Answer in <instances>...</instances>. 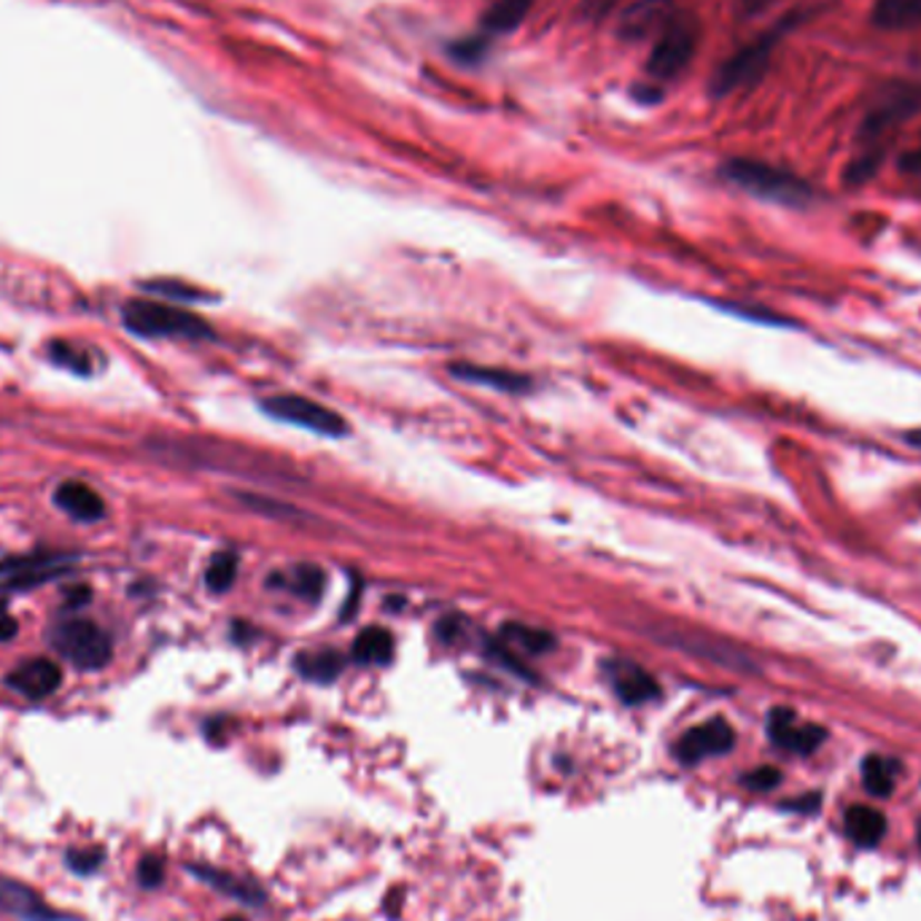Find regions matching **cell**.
I'll list each match as a JSON object with an SVG mask.
<instances>
[{
    "mask_svg": "<svg viewBox=\"0 0 921 921\" xmlns=\"http://www.w3.org/2000/svg\"><path fill=\"white\" fill-rule=\"evenodd\" d=\"M722 176H725L733 187L750 191V195L768 202L803 208V205L814 200V189H811L801 176H795V172L784 168H776V165L760 162V159H727V162L722 165Z\"/></svg>",
    "mask_w": 921,
    "mask_h": 921,
    "instance_id": "1",
    "label": "cell"
},
{
    "mask_svg": "<svg viewBox=\"0 0 921 921\" xmlns=\"http://www.w3.org/2000/svg\"><path fill=\"white\" fill-rule=\"evenodd\" d=\"M121 321L138 337H176V340H210L214 329L205 318L176 305L132 299L121 310Z\"/></svg>",
    "mask_w": 921,
    "mask_h": 921,
    "instance_id": "2",
    "label": "cell"
},
{
    "mask_svg": "<svg viewBox=\"0 0 921 921\" xmlns=\"http://www.w3.org/2000/svg\"><path fill=\"white\" fill-rule=\"evenodd\" d=\"M782 30H771V33L760 36L750 47L739 49L735 55L727 57L720 68L714 70L709 89L714 98H725V95L739 92V89L754 87L768 73L773 60V49H776Z\"/></svg>",
    "mask_w": 921,
    "mask_h": 921,
    "instance_id": "3",
    "label": "cell"
},
{
    "mask_svg": "<svg viewBox=\"0 0 921 921\" xmlns=\"http://www.w3.org/2000/svg\"><path fill=\"white\" fill-rule=\"evenodd\" d=\"M699 19L680 11V14L674 17V22L663 30V36L652 43L647 73L655 81H661V85L682 76L690 62H693L695 51H699Z\"/></svg>",
    "mask_w": 921,
    "mask_h": 921,
    "instance_id": "4",
    "label": "cell"
},
{
    "mask_svg": "<svg viewBox=\"0 0 921 921\" xmlns=\"http://www.w3.org/2000/svg\"><path fill=\"white\" fill-rule=\"evenodd\" d=\"M49 642L57 655H62L81 671H98L108 665L113 655L111 636L89 620H68V623L57 625Z\"/></svg>",
    "mask_w": 921,
    "mask_h": 921,
    "instance_id": "5",
    "label": "cell"
},
{
    "mask_svg": "<svg viewBox=\"0 0 921 921\" xmlns=\"http://www.w3.org/2000/svg\"><path fill=\"white\" fill-rule=\"evenodd\" d=\"M261 409L280 424H291L305 432L321 434V437H343L348 434V424L340 413L329 409L321 402H313L299 394H278L261 402Z\"/></svg>",
    "mask_w": 921,
    "mask_h": 921,
    "instance_id": "6",
    "label": "cell"
},
{
    "mask_svg": "<svg viewBox=\"0 0 921 921\" xmlns=\"http://www.w3.org/2000/svg\"><path fill=\"white\" fill-rule=\"evenodd\" d=\"M650 636L657 638V642L669 644V647H680L684 652H693L695 657H706V661L725 665V669L757 671V665H754V661H750L746 652L733 647V644L722 642V638L703 636V633L676 631V628H661V625H655Z\"/></svg>",
    "mask_w": 921,
    "mask_h": 921,
    "instance_id": "7",
    "label": "cell"
},
{
    "mask_svg": "<svg viewBox=\"0 0 921 921\" xmlns=\"http://www.w3.org/2000/svg\"><path fill=\"white\" fill-rule=\"evenodd\" d=\"M680 14L676 0H633L628 9L620 14L617 36L625 43L657 41L663 30Z\"/></svg>",
    "mask_w": 921,
    "mask_h": 921,
    "instance_id": "8",
    "label": "cell"
},
{
    "mask_svg": "<svg viewBox=\"0 0 921 921\" xmlns=\"http://www.w3.org/2000/svg\"><path fill=\"white\" fill-rule=\"evenodd\" d=\"M921 108V92L913 87H894L875 102L868 111L865 121L860 127L862 140H881L887 132H892L894 127L903 125L905 119H911Z\"/></svg>",
    "mask_w": 921,
    "mask_h": 921,
    "instance_id": "9",
    "label": "cell"
},
{
    "mask_svg": "<svg viewBox=\"0 0 921 921\" xmlns=\"http://www.w3.org/2000/svg\"><path fill=\"white\" fill-rule=\"evenodd\" d=\"M735 746V731L722 716L703 722V725L690 727L687 733L676 741L674 754L684 765H695L706 757L727 754Z\"/></svg>",
    "mask_w": 921,
    "mask_h": 921,
    "instance_id": "10",
    "label": "cell"
},
{
    "mask_svg": "<svg viewBox=\"0 0 921 921\" xmlns=\"http://www.w3.org/2000/svg\"><path fill=\"white\" fill-rule=\"evenodd\" d=\"M768 735L779 750L795 752V754H811L828 739V731L822 725H809V722L798 720L792 709H773L768 714Z\"/></svg>",
    "mask_w": 921,
    "mask_h": 921,
    "instance_id": "11",
    "label": "cell"
},
{
    "mask_svg": "<svg viewBox=\"0 0 921 921\" xmlns=\"http://www.w3.org/2000/svg\"><path fill=\"white\" fill-rule=\"evenodd\" d=\"M70 563L68 555L55 553H33L22 555V558H11L0 563V587L9 591H22V587H36L41 582L55 580L57 574L66 572Z\"/></svg>",
    "mask_w": 921,
    "mask_h": 921,
    "instance_id": "12",
    "label": "cell"
},
{
    "mask_svg": "<svg viewBox=\"0 0 921 921\" xmlns=\"http://www.w3.org/2000/svg\"><path fill=\"white\" fill-rule=\"evenodd\" d=\"M11 690H17L19 695L30 701H43L49 699L51 693H57V687L62 684V671L60 665L49 657H33V661H24L17 665L9 676H6Z\"/></svg>",
    "mask_w": 921,
    "mask_h": 921,
    "instance_id": "13",
    "label": "cell"
},
{
    "mask_svg": "<svg viewBox=\"0 0 921 921\" xmlns=\"http://www.w3.org/2000/svg\"><path fill=\"white\" fill-rule=\"evenodd\" d=\"M0 911L22 921H62L60 913L43 903L41 894L14 879H0Z\"/></svg>",
    "mask_w": 921,
    "mask_h": 921,
    "instance_id": "14",
    "label": "cell"
},
{
    "mask_svg": "<svg viewBox=\"0 0 921 921\" xmlns=\"http://www.w3.org/2000/svg\"><path fill=\"white\" fill-rule=\"evenodd\" d=\"M55 504L79 523H98L106 515V502L95 488L79 479L60 483L55 491Z\"/></svg>",
    "mask_w": 921,
    "mask_h": 921,
    "instance_id": "15",
    "label": "cell"
},
{
    "mask_svg": "<svg viewBox=\"0 0 921 921\" xmlns=\"http://www.w3.org/2000/svg\"><path fill=\"white\" fill-rule=\"evenodd\" d=\"M612 687L614 693L620 695V701L628 703V706H638V703H647L657 699L661 687L652 680L642 665L628 663V661H614L612 663Z\"/></svg>",
    "mask_w": 921,
    "mask_h": 921,
    "instance_id": "16",
    "label": "cell"
},
{
    "mask_svg": "<svg viewBox=\"0 0 921 921\" xmlns=\"http://www.w3.org/2000/svg\"><path fill=\"white\" fill-rule=\"evenodd\" d=\"M534 3L536 0H494V3L483 11V17H479L483 36H502L517 30L526 22Z\"/></svg>",
    "mask_w": 921,
    "mask_h": 921,
    "instance_id": "17",
    "label": "cell"
},
{
    "mask_svg": "<svg viewBox=\"0 0 921 921\" xmlns=\"http://www.w3.org/2000/svg\"><path fill=\"white\" fill-rule=\"evenodd\" d=\"M843 828L856 846L873 849L887 835V816L873 805H852L843 816Z\"/></svg>",
    "mask_w": 921,
    "mask_h": 921,
    "instance_id": "18",
    "label": "cell"
},
{
    "mask_svg": "<svg viewBox=\"0 0 921 921\" xmlns=\"http://www.w3.org/2000/svg\"><path fill=\"white\" fill-rule=\"evenodd\" d=\"M870 19L881 30L921 28V0H873Z\"/></svg>",
    "mask_w": 921,
    "mask_h": 921,
    "instance_id": "19",
    "label": "cell"
},
{
    "mask_svg": "<svg viewBox=\"0 0 921 921\" xmlns=\"http://www.w3.org/2000/svg\"><path fill=\"white\" fill-rule=\"evenodd\" d=\"M453 375H456L458 380H469V383H477V386L498 388V392H509V394L526 392V388H528V377L509 373V369L472 367V364H458V367H453Z\"/></svg>",
    "mask_w": 921,
    "mask_h": 921,
    "instance_id": "20",
    "label": "cell"
},
{
    "mask_svg": "<svg viewBox=\"0 0 921 921\" xmlns=\"http://www.w3.org/2000/svg\"><path fill=\"white\" fill-rule=\"evenodd\" d=\"M189 870L195 875H200L205 884L216 887V889H219V892L229 894V898H238V900H242V903H248V905H259L261 900H265V894H261V889H256L254 884H248V881L235 879L232 873H224V870H216V868H208V865H191Z\"/></svg>",
    "mask_w": 921,
    "mask_h": 921,
    "instance_id": "21",
    "label": "cell"
},
{
    "mask_svg": "<svg viewBox=\"0 0 921 921\" xmlns=\"http://www.w3.org/2000/svg\"><path fill=\"white\" fill-rule=\"evenodd\" d=\"M900 776V763L892 757H868L862 763V784L873 798H889L894 792V784H898Z\"/></svg>",
    "mask_w": 921,
    "mask_h": 921,
    "instance_id": "22",
    "label": "cell"
},
{
    "mask_svg": "<svg viewBox=\"0 0 921 921\" xmlns=\"http://www.w3.org/2000/svg\"><path fill=\"white\" fill-rule=\"evenodd\" d=\"M394 655V638L383 628H367L354 644V661L358 663H388Z\"/></svg>",
    "mask_w": 921,
    "mask_h": 921,
    "instance_id": "23",
    "label": "cell"
},
{
    "mask_svg": "<svg viewBox=\"0 0 921 921\" xmlns=\"http://www.w3.org/2000/svg\"><path fill=\"white\" fill-rule=\"evenodd\" d=\"M299 671L307 676V680H316V682H329L335 680L337 674H340L343 669V661L337 657V652H316V655H310V652H305L303 657H299Z\"/></svg>",
    "mask_w": 921,
    "mask_h": 921,
    "instance_id": "24",
    "label": "cell"
},
{
    "mask_svg": "<svg viewBox=\"0 0 921 921\" xmlns=\"http://www.w3.org/2000/svg\"><path fill=\"white\" fill-rule=\"evenodd\" d=\"M235 577H238V558L232 553H221L210 561L208 574H205V582L214 593H224L232 587Z\"/></svg>",
    "mask_w": 921,
    "mask_h": 921,
    "instance_id": "25",
    "label": "cell"
},
{
    "mask_svg": "<svg viewBox=\"0 0 921 921\" xmlns=\"http://www.w3.org/2000/svg\"><path fill=\"white\" fill-rule=\"evenodd\" d=\"M502 633L509 638V642L521 644V647L531 652V655H539V652H545L555 644V638L549 636L547 631L528 628V625H507Z\"/></svg>",
    "mask_w": 921,
    "mask_h": 921,
    "instance_id": "26",
    "label": "cell"
},
{
    "mask_svg": "<svg viewBox=\"0 0 921 921\" xmlns=\"http://www.w3.org/2000/svg\"><path fill=\"white\" fill-rule=\"evenodd\" d=\"M286 585L291 587V593H299V596L318 598L324 591V574L316 566H297L291 572V577H286Z\"/></svg>",
    "mask_w": 921,
    "mask_h": 921,
    "instance_id": "27",
    "label": "cell"
},
{
    "mask_svg": "<svg viewBox=\"0 0 921 921\" xmlns=\"http://www.w3.org/2000/svg\"><path fill=\"white\" fill-rule=\"evenodd\" d=\"M485 49H488V36H472L464 38V41H456L450 47L453 60L464 62V66H475V62H483Z\"/></svg>",
    "mask_w": 921,
    "mask_h": 921,
    "instance_id": "28",
    "label": "cell"
},
{
    "mask_svg": "<svg viewBox=\"0 0 921 921\" xmlns=\"http://www.w3.org/2000/svg\"><path fill=\"white\" fill-rule=\"evenodd\" d=\"M102 856H106V854H102V849L92 846V849H70L66 860H68L70 870H76L79 875H85V873H95V870L100 868Z\"/></svg>",
    "mask_w": 921,
    "mask_h": 921,
    "instance_id": "29",
    "label": "cell"
},
{
    "mask_svg": "<svg viewBox=\"0 0 921 921\" xmlns=\"http://www.w3.org/2000/svg\"><path fill=\"white\" fill-rule=\"evenodd\" d=\"M49 350H51V358H55L57 364H62V367L73 369V373H89L87 356L81 354V350H73L66 343H55Z\"/></svg>",
    "mask_w": 921,
    "mask_h": 921,
    "instance_id": "30",
    "label": "cell"
},
{
    "mask_svg": "<svg viewBox=\"0 0 921 921\" xmlns=\"http://www.w3.org/2000/svg\"><path fill=\"white\" fill-rule=\"evenodd\" d=\"M879 162H881V157L875 151L862 154V157H856L854 162L849 165V170H846L849 184H865V181H870V178H873V172L879 170Z\"/></svg>",
    "mask_w": 921,
    "mask_h": 921,
    "instance_id": "31",
    "label": "cell"
},
{
    "mask_svg": "<svg viewBox=\"0 0 921 921\" xmlns=\"http://www.w3.org/2000/svg\"><path fill=\"white\" fill-rule=\"evenodd\" d=\"M779 782H782V771H779V768H771V765L754 768V771H750L744 776V784L754 792L773 790V786H779Z\"/></svg>",
    "mask_w": 921,
    "mask_h": 921,
    "instance_id": "32",
    "label": "cell"
},
{
    "mask_svg": "<svg viewBox=\"0 0 921 921\" xmlns=\"http://www.w3.org/2000/svg\"><path fill=\"white\" fill-rule=\"evenodd\" d=\"M138 879L143 887H159L165 879V865L159 856H143L138 865Z\"/></svg>",
    "mask_w": 921,
    "mask_h": 921,
    "instance_id": "33",
    "label": "cell"
},
{
    "mask_svg": "<svg viewBox=\"0 0 921 921\" xmlns=\"http://www.w3.org/2000/svg\"><path fill=\"white\" fill-rule=\"evenodd\" d=\"M151 291H159V294H172V297H184V299H202L200 291H189V286H178V284H149Z\"/></svg>",
    "mask_w": 921,
    "mask_h": 921,
    "instance_id": "34",
    "label": "cell"
},
{
    "mask_svg": "<svg viewBox=\"0 0 921 921\" xmlns=\"http://www.w3.org/2000/svg\"><path fill=\"white\" fill-rule=\"evenodd\" d=\"M617 3V0H585V6H582V11H585V17L591 19H601L610 14L612 6Z\"/></svg>",
    "mask_w": 921,
    "mask_h": 921,
    "instance_id": "35",
    "label": "cell"
},
{
    "mask_svg": "<svg viewBox=\"0 0 921 921\" xmlns=\"http://www.w3.org/2000/svg\"><path fill=\"white\" fill-rule=\"evenodd\" d=\"M17 636V620L11 617L9 610L0 604V642H9V638Z\"/></svg>",
    "mask_w": 921,
    "mask_h": 921,
    "instance_id": "36",
    "label": "cell"
},
{
    "mask_svg": "<svg viewBox=\"0 0 921 921\" xmlns=\"http://www.w3.org/2000/svg\"><path fill=\"white\" fill-rule=\"evenodd\" d=\"M735 3H739L741 17H754L760 11H765L771 3H776V0H735Z\"/></svg>",
    "mask_w": 921,
    "mask_h": 921,
    "instance_id": "37",
    "label": "cell"
},
{
    "mask_svg": "<svg viewBox=\"0 0 921 921\" xmlns=\"http://www.w3.org/2000/svg\"><path fill=\"white\" fill-rule=\"evenodd\" d=\"M905 443L913 445V447H919V450H921V428H913V432H908L905 434Z\"/></svg>",
    "mask_w": 921,
    "mask_h": 921,
    "instance_id": "38",
    "label": "cell"
},
{
    "mask_svg": "<svg viewBox=\"0 0 921 921\" xmlns=\"http://www.w3.org/2000/svg\"><path fill=\"white\" fill-rule=\"evenodd\" d=\"M224 921H246V919H242V917H227Z\"/></svg>",
    "mask_w": 921,
    "mask_h": 921,
    "instance_id": "39",
    "label": "cell"
},
{
    "mask_svg": "<svg viewBox=\"0 0 921 921\" xmlns=\"http://www.w3.org/2000/svg\"><path fill=\"white\" fill-rule=\"evenodd\" d=\"M917 838H919V846H921V819H919V830H917Z\"/></svg>",
    "mask_w": 921,
    "mask_h": 921,
    "instance_id": "40",
    "label": "cell"
}]
</instances>
